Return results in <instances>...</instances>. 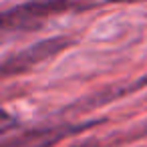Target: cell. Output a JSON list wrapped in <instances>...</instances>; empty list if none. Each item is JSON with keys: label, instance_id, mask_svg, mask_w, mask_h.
I'll return each mask as SVG.
<instances>
[{"label": "cell", "instance_id": "obj_1", "mask_svg": "<svg viewBox=\"0 0 147 147\" xmlns=\"http://www.w3.org/2000/svg\"><path fill=\"white\" fill-rule=\"evenodd\" d=\"M93 2L83 0H28L24 4H18L14 8H8L2 14V28L8 30H36L47 18L71 12V10H83L91 8Z\"/></svg>", "mask_w": 147, "mask_h": 147}, {"label": "cell", "instance_id": "obj_2", "mask_svg": "<svg viewBox=\"0 0 147 147\" xmlns=\"http://www.w3.org/2000/svg\"><path fill=\"white\" fill-rule=\"evenodd\" d=\"M71 38H65V36H55V38H47V40H40L12 57H8L4 63H2V75L4 77H10V75H16V73H24L32 67H36L38 63L42 61H49L51 57L59 55L63 49L71 47Z\"/></svg>", "mask_w": 147, "mask_h": 147}, {"label": "cell", "instance_id": "obj_3", "mask_svg": "<svg viewBox=\"0 0 147 147\" xmlns=\"http://www.w3.org/2000/svg\"><path fill=\"white\" fill-rule=\"evenodd\" d=\"M91 127V123L87 125H49V127H38V129H30L24 131L20 135H14L10 139H4L2 147H51L55 143H59L61 139L75 135L83 129Z\"/></svg>", "mask_w": 147, "mask_h": 147}, {"label": "cell", "instance_id": "obj_4", "mask_svg": "<svg viewBox=\"0 0 147 147\" xmlns=\"http://www.w3.org/2000/svg\"><path fill=\"white\" fill-rule=\"evenodd\" d=\"M105 2H115V4H125V2H143V0H105Z\"/></svg>", "mask_w": 147, "mask_h": 147}, {"label": "cell", "instance_id": "obj_5", "mask_svg": "<svg viewBox=\"0 0 147 147\" xmlns=\"http://www.w3.org/2000/svg\"><path fill=\"white\" fill-rule=\"evenodd\" d=\"M73 147H95L93 141H85V143H79V145H73Z\"/></svg>", "mask_w": 147, "mask_h": 147}]
</instances>
